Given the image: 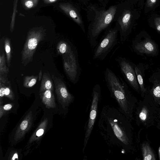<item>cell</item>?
<instances>
[{
    "label": "cell",
    "mask_w": 160,
    "mask_h": 160,
    "mask_svg": "<svg viewBox=\"0 0 160 160\" xmlns=\"http://www.w3.org/2000/svg\"><path fill=\"white\" fill-rule=\"evenodd\" d=\"M131 122L119 109L107 105L101 111L98 126L101 135L108 142L131 152L135 147Z\"/></svg>",
    "instance_id": "1"
},
{
    "label": "cell",
    "mask_w": 160,
    "mask_h": 160,
    "mask_svg": "<svg viewBox=\"0 0 160 160\" xmlns=\"http://www.w3.org/2000/svg\"><path fill=\"white\" fill-rule=\"evenodd\" d=\"M104 78L111 96L116 101L119 110L131 121L134 120L135 108L138 102L137 98L122 78L108 68L105 71Z\"/></svg>",
    "instance_id": "2"
},
{
    "label": "cell",
    "mask_w": 160,
    "mask_h": 160,
    "mask_svg": "<svg viewBox=\"0 0 160 160\" xmlns=\"http://www.w3.org/2000/svg\"><path fill=\"white\" fill-rule=\"evenodd\" d=\"M158 107L148 91L143 99L140 100L135 108V120L136 124L148 128L156 126L158 119Z\"/></svg>",
    "instance_id": "3"
},
{
    "label": "cell",
    "mask_w": 160,
    "mask_h": 160,
    "mask_svg": "<svg viewBox=\"0 0 160 160\" xmlns=\"http://www.w3.org/2000/svg\"><path fill=\"white\" fill-rule=\"evenodd\" d=\"M116 6H112L106 10L98 12L94 21L90 25L88 38L91 47H95L98 42V38L101 33L106 29L113 19L117 11Z\"/></svg>",
    "instance_id": "4"
},
{
    "label": "cell",
    "mask_w": 160,
    "mask_h": 160,
    "mask_svg": "<svg viewBox=\"0 0 160 160\" xmlns=\"http://www.w3.org/2000/svg\"><path fill=\"white\" fill-rule=\"evenodd\" d=\"M119 27L107 30L96 47L93 59L103 60L116 45L118 42V33Z\"/></svg>",
    "instance_id": "5"
},
{
    "label": "cell",
    "mask_w": 160,
    "mask_h": 160,
    "mask_svg": "<svg viewBox=\"0 0 160 160\" xmlns=\"http://www.w3.org/2000/svg\"><path fill=\"white\" fill-rule=\"evenodd\" d=\"M101 89L98 84L93 87L92 92V99L88 122L86 125V131L83 141L82 151L84 152L92 130H93L97 116L98 108L100 99Z\"/></svg>",
    "instance_id": "6"
},
{
    "label": "cell",
    "mask_w": 160,
    "mask_h": 160,
    "mask_svg": "<svg viewBox=\"0 0 160 160\" xmlns=\"http://www.w3.org/2000/svg\"><path fill=\"white\" fill-rule=\"evenodd\" d=\"M62 60L64 70L67 77L72 83H76L79 80L81 72L76 48L63 54Z\"/></svg>",
    "instance_id": "7"
},
{
    "label": "cell",
    "mask_w": 160,
    "mask_h": 160,
    "mask_svg": "<svg viewBox=\"0 0 160 160\" xmlns=\"http://www.w3.org/2000/svg\"><path fill=\"white\" fill-rule=\"evenodd\" d=\"M115 59L122 74L128 83L138 94L140 93V88L138 82L135 67L124 58L118 57Z\"/></svg>",
    "instance_id": "8"
},
{
    "label": "cell",
    "mask_w": 160,
    "mask_h": 160,
    "mask_svg": "<svg viewBox=\"0 0 160 160\" xmlns=\"http://www.w3.org/2000/svg\"><path fill=\"white\" fill-rule=\"evenodd\" d=\"M43 38L42 35L38 33H32L27 37L21 52V63L23 66L32 61L38 45Z\"/></svg>",
    "instance_id": "9"
},
{
    "label": "cell",
    "mask_w": 160,
    "mask_h": 160,
    "mask_svg": "<svg viewBox=\"0 0 160 160\" xmlns=\"http://www.w3.org/2000/svg\"><path fill=\"white\" fill-rule=\"evenodd\" d=\"M51 77L58 101L62 108L66 109L74 100V97L69 92L66 84L61 79L53 74L51 75Z\"/></svg>",
    "instance_id": "10"
},
{
    "label": "cell",
    "mask_w": 160,
    "mask_h": 160,
    "mask_svg": "<svg viewBox=\"0 0 160 160\" xmlns=\"http://www.w3.org/2000/svg\"><path fill=\"white\" fill-rule=\"evenodd\" d=\"M132 47L135 51L140 53L155 55L158 51L157 47L155 42L149 39L139 42L134 40Z\"/></svg>",
    "instance_id": "11"
},
{
    "label": "cell",
    "mask_w": 160,
    "mask_h": 160,
    "mask_svg": "<svg viewBox=\"0 0 160 160\" xmlns=\"http://www.w3.org/2000/svg\"><path fill=\"white\" fill-rule=\"evenodd\" d=\"M131 17L132 14L130 11L126 10L122 13L118 20L120 32V41L122 43L124 42L127 39V32L131 24Z\"/></svg>",
    "instance_id": "12"
},
{
    "label": "cell",
    "mask_w": 160,
    "mask_h": 160,
    "mask_svg": "<svg viewBox=\"0 0 160 160\" xmlns=\"http://www.w3.org/2000/svg\"><path fill=\"white\" fill-rule=\"evenodd\" d=\"M32 111L29 112L18 127L14 135V140L17 141L22 138L31 128L32 122Z\"/></svg>",
    "instance_id": "13"
},
{
    "label": "cell",
    "mask_w": 160,
    "mask_h": 160,
    "mask_svg": "<svg viewBox=\"0 0 160 160\" xmlns=\"http://www.w3.org/2000/svg\"><path fill=\"white\" fill-rule=\"evenodd\" d=\"M151 82L152 86L148 91L155 104L160 107V71L153 74L152 76Z\"/></svg>",
    "instance_id": "14"
},
{
    "label": "cell",
    "mask_w": 160,
    "mask_h": 160,
    "mask_svg": "<svg viewBox=\"0 0 160 160\" xmlns=\"http://www.w3.org/2000/svg\"><path fill=\"white\" fill-rule=\"evenodd\" d=\"M53 91L48 90L42 93H39L42 102L48 109L54 108L56 107Z\"/></svg>",
    "instance_id": "15"
},
{
    "label": "cell",
    "mask_w": 160,
    "mask_h": 160,
    "mask_svg": "<svg viewBox=\"0 0 160 160\" xmlns=\"http://www.w3.org/2000/svg\"><path fill=\"white\" fill-rule=\"evenodd\" d=\"M140 148L143 160H156V154L151 147L150 142L147 141L143 142L141 144Z\"/></svg>",
    "instance_id": "16"
},
{
    "label": "cell",
    "mask_w": 160,
    "mask_h": 160,
    "mask_svg": "<svg viewBox=\"0 0 160 160\" xmlns=\"http://www.w3.org/2000/svg\"><path fill=\"white\" fill-rule=\"evenodd\" d=\"M48 123V120L46 118L42 121L31 137L28 143L31 144L39 139L46 130Z\"/></svg>",
    "instance_id": "17"
},
{
    "label": "cell",
    "mask_w": 160,
    "mask_h": 160,
    "mask_svg": "<svg viewBox=\"0 0 160 160\" xmlns=\"http://www.w3.org/2000/svg\"><path fill=\"white\" fill-rule=\"evenodd\" d=\"M49 72H44L41 79L39 93L48 90L53 91V81Z\"/></svg>",
    "instance_id": "18"
},
{
    "label": "cell",
    "mask_w": 160,
    "mask_h": 160,
    "mask_svg": "<svg viewBox=\"0 0 160 160\" xmlns=\"http://www.w3.org/2000/svg\"><path fill=\"white\" fill-rule=\"evenodd\" d=\"M135 70L138 82L140 88L141 96V97L143 98L147 92L148 88L145 87L143 82L142 74L139 68L137 66H135Z\"/></svg>",
    "instance_id": "19"
},
{
    "label": "cell",
    "mask_w": 160,
    "mask_h": 160,
    "mask_svg": "<svg viewBox=\"0 0 160 160\" xmlns=\"http://www.w3.org/2000/svg\"><path fill=\"white\" fill-rule=\"evenodd\" d=\"M75 48L73 46L64 41L60 42L57 47L58 53L62 55L69 52Z\"/></svg>",
    "instance_id": "20"
},
{
    "label": "cell",
    "mask_w": 160,
    "mask_h": 160,
    "mask_svg": "<svg viewBox=\"0 0 160 160\" xmlns=\"http://www.w3.org/2000/svg\"><path fill=\"white\" fill-rule=\"evenodd\" d=\"M10 40L8 38L4 41V47L6 56L7 62L8 67L10 65L11 59V49Z\"/></svg>",
    "instance_id": "21"
},
{
    "label": "cell",
    "mask_w": 160,
    "mask_h": 160,
    "mask_svg": "<svg viewBox=\"0 0 160 160\" xmlns=\"http://www.w3.org/2000/svg\"><path fill=\"white\" fill-rule=\"evenodd\" d=\"M38 78V76L33 75L25 76L23 81V86L26 88H30L33 87L36 84Z\"/></svg>",
    "instance_id": "22"
},
{
    "label": "cell",
    "mask_w": 160,
    "mask_h": 160,
    "mask_svg": "<svg viewBox=\"0 0 160 160\" xmlns=\"http://www.w3.org/2000/svg\"><path fill=\"white\" fill-rule=\"evenodd\" d=\"M9 72L8 68L7 67L6 60L4 54L0 56V75L7 74Z\"/></svg>",
    "instance_id": "23"
},
{
    "label": "cell",
    "mask_w": 160,
    "mask_h": 160,
    "mask_svg": "<svg viewBox=\"0 0 160 160\" xmlns=\"http://www.w3.org/2000/svg\"><path fill=\"white\" fill-rule=\"evenodd\" d=\"M5 96L11 100L14 99V96L10 86H5Z\"/></svg>",
    "instance_id": "24"
},
{
    "label": "cell",
    "mask_w": 160,
    "mask_h": 160,
    "mask_svg": "<svg viewBox=\"0 0 160 160\" xmlns=\"http://www.w3.org/2000/svg\"><path fill=\"white\" fill-rule=\"evenodd\" d=\"M5 83L0 82V105L2 104V99L5 96Z\"/></svg>",
    "instance_id": "25"
},
{
    "label": "cell",
    "mask_w": 160,
    "mask_h": 160,
    "mask_svg": "<svg viewBox=\"0 0 160 160\" xmlns=\"http://www.w3.org/2000/svg\"><path fill=\"white\" fill-rule=\"evenodd\" d=\"M154 22L157 30L160 31V17L156 18Z\"/></svg>",
    "instance_id": "26"
},
{
    "label": "cell",
    "mask_w": 160,
    "mask_h": 160,
    "mask_svg": "<svg viewBox=\"0 0 160 160\" xmlns=\"http://www.w3.org/2000/svg\"><path fill=\"white\" fill-rule=\"evenodd\" d=\"M157 0H147L146 5L149 8L152 7L156 4Z\"/></svg>",
    "instance_id": "27"
},
{
    "label": "cell",
    "mask_w": 160,
    "mask_h": 160,
    "mask_svg": "<svg viewBox=\"0 0 160 160\" xmlns=\"http://www.w3.org/2000/svg\"><path fill=\"white\" fill-rule=\"evenodd\" d=\"M13 105L11 104H8L5 105L3 106L4 111H8L10 110L12 107Z\"/></svg>",
    "instance_id": "28"
},
{
    "label": "cell",
    "mask_w": 160,
    "mask_h": 160,
    "mask_svg": "<svg viewBox=\"0 0 160 160\" xmlns=\"http://www.w3.org/2000/svg\"><path fill=\"white\" fill-rule=\"evenodd\" d=\"M25 5L28 8H30L32 7L33 3V2L30 1H27L25 3Z\"/></svg>",
    "instance_id": "29"
},
{
    "label": "cell",
    "mask_w": 160,
    "mask_h": 160,
    "mask_svg": "<svg viewBox=\"0 0 160 160\" xmlns=\"http://www.w3.org/2000/svg\"><path fill=\"white\" fill-rule=\"evenodd\" d=\"M0 118L3 116L4 112V110L3 109V106L2 105H0Z\"/></svg>",
    "instance_id": "30"
},
{
    "label": "cell",
    "mask_w": 160,
    "mask_h": 160,
    "mask_svg": "<svg viewBox=\"0 0 160 160\" xmlns=\"http://www.w3.org/2000/svg\"><path fill=\"white\" fill-rule=\"evenodd\" d=\"M156 126L157 128L160 130V120L158 118L156 120Z\"/></svg>",
    "instance_id": "31"
},
{
    "label": "cell",
    "mask_w": 160,
    "mask_h": 160,
    "mask_svg": "<svg viewBox=\"0 0 160 160\" xmlns=\"http://www.w3.org/2000/svg\"><path fill=\"white\" fill-rule=\"evenodd\" d=\"M42 75H43V74H42V71L41 70L39 73L38 75V81H40L41 80L42 77Z\"/></svg>",
    "instance_id": "32"
},
{
    "label": "cell",
    "mask_w": 160,
    "mask_h": 160,
    "mask_svg": "<svg viewBox=\"0 0 160 160\" xmlns=\"http://www.w3.org/2000/svg\"><path fill=\"white\" fill-rule=\"evenodd\" d=\"M18 155L17 153H15L14 154L13 157H12V158L11 159V160H15L16 159H18Z\"/></svg>",
    "instance_id": "33"
},
{
    "label": "cell",
    "mask_w": 160,
    "mask_h": 160,
    "mask_svg": "<svg viewBox=\"0 0 160 160\" xmlns=\"http://www.w3.org/2000/svg\"><path fill=\"white\" fill-rule=\"evenodd\" d=\"M158 118L160 120V107H158Z\"/></svg>",
    "instance_id": "34"
},
{
    "label": "cell",
    "mask_w": 160,
    "mask_h": 160,
    "mask_svg": "<svg viewBox=\"0 0 160 160\" xmlns=\"http://www.w3.org/2000/svg\"><path fill=\"white\" fill-rule=\"evenodd\" d=\"M158 154L159 160H160V144L158 149Z\"/></svg>",
    "instance_id": "35"
},
{
    "label": "cell",
    "mask_w": 160,
    "mask_h": 160,
    "mask_svg": "<svg viewBox=\"0 0 160 160\" xmlns=\"http://www.w3.org/2000/svg\"><path fill=\"white\" fill-rule=\"evenodd\" d=\"M56 0H49V1L50 2H53L55 1H56Z\"/></svg>",
    "instance_id": "36"
}]
</instances>
